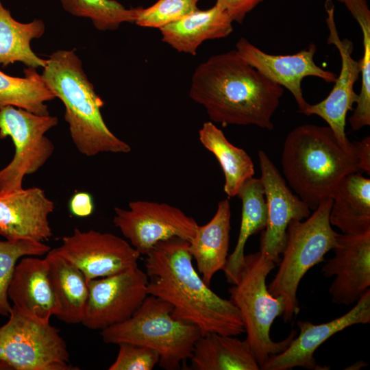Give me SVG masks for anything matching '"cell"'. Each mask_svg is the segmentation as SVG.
I'll list each match as a JSON object with an SVG mask.
<instances>
[{"mask_svg": "<svg viewBox=\"0 0 370 370\" xmlns=\"http://www.w3.org/2000/svg\"><path fill=\"white\" fill-rule=\"evenodd\" d=\"M284 88L273 82L235 50L214 55L199 64L190 82L189 96L206 110L210 121L254 125L271 130Z\"/></svg>", "mask_w": 370, "mask_h": 370, "instance_id": "6da1fadb", "label": "cell"}, {"mask_svg": "<svg viewBox=\"0 0 370 370\" xmlns=\"http://www.w3.org/2000/svg\"><path fill=\"white\" fill-rule=\"evenodd\" d=\"M148 295L173 307L172 316L196 325L201 335L238 336L245 332L238 308L217 295L196 271L189 242L178 237L161 241L146 255Z\"/></svg>", "mask_w": 370, "mask_h": 370, "instance_id": "7a4b0ae2", "label": "cell"}, {"mask_svg": "<svg viewBox=\"0 0 370 370\" xmlns=\"http://www.w3.org/2000/svg\"><path fill=\"white\" fill-rule=\"evenodd\" d=\"M281 162L289 186L314 210L332 199L345 177L361 171L358 142L344 147L330 127L312 124L289 132Z\"/></svg>", "mask_w": 370, "mask_h": 370, "instance_id": "3957f363", "label": "cell"}, {"mask_svg": "<svg viewBox=\"0 0 370 370\" xmlns=\"http://www.w3.org/2000/svg\"><path fill=\"white\" fill-rule=\"evenodd\" d=\"M41 76L64 104V119L79 153L90 157L101 153L131 151V147L106 124L101 112L103 101L95 91L74 51L53 52L47 59Z\"/></svg>", "mask_w": 370, "mask_h": 370, "instance_id": "277c9868", "label": "cell"}, {"mask_svg": "<svg viewBox=\"0 0 370 370\" xmlns=\"http://www.w3.org/2000/svg\"><path fill=\"white\" fill-rule=\"evenodd\" d=\"M173 306L148 295L140 307L127 320L101 330L104 343H130L156 350L159 366L176 370L190 359L201 332L196 325L175 319Z\"/></svg>", "mask_w": 370, "mask_h": 370, "instance_id": "5b68a950", "label": "cell"}, {"mask_svg": "<svg viewBox=\"0 0 370 370\" xmlns=\"http://www.w3.org/2000/svg\"><path fill=\"white\" fill-rule=\"evenodd\" d=\"M276 264L260 251L245 256L238 281L229 288L230 301L238 308L250 346L260 368L275 354L283 352L296 336V331L281 341H273L270 330L285 308L282 297L268 291L266 279Z\"/></svg>", "mask_w": 370, "mask_h": 370, "instance_id": "8992f818", "label": "cell"}, {"mask_svg": "<svg viewBox=\"0 0 370 370\" xmlns=\"http://www.w3.org/2000/svg\"><path fill=\"white\" fill-rule=\"evenodd\" d=\"M332 199L322 201L306 221L293 219L286 231L283 255L275 276L267 286L274 297L284 299L283 319L291 321L299 310L297 298L300 281L306 272L323 261L336 244L338 233L330 223Z\"/></svg>", "mask_w": 370, "mask_h": 370, "instance_id": "52a82bcc", "label": "cell"}, {"mask_svg": "<svg viewBox=\"0 0 370 370\" xmlns=\"http://www.w3.org/2000/svg\"><path fill=\"white\" fill-rule=\"evenodd\" d=\"M69 358L56 328L12 306L8 320L0 327V369H75Z\"/></svg>", "mask_w": 370, "mask_h": 370, "instance_id": "ba28073f", "label": "cell"}, {"mask_svg": "<svg viewBox=\"0 0 370 370\" xmlns=\"http://www.w3.org/2000/svg\"><path fill=\"white\" fill-rule=\"evenodd\" d=\"M58 123L56 116L38 115L12 106L0 108V138L10 137L12 160L0 170V194L22 190L26 175L37 172L50 158L54 145L45 134Z\"/></svg>", "mask_w": 370, "mask_h": 370, "instance_id": "9c48e42d", "label": "cell"}, {"mask_svg": "<svg viewBox=\"0 0 370 370\" xmlns=\"http://www.w3.org/2000/svg\"><path fill=\"white\" fill-rule=\"evenodd\" d=\"M113 223L140 255L172 237L190 243L199 225L178 208L149 201H131L128 209L114 208Z\"/></svg>", "mask_w": 370, "mask_h": 370, "instance_id": "30bf717a", "label": "cell"}, {"mask_svg": "<svg viewBox=\"0 0 370 370\" xmlns=\"http://www.w3.org/2000/svg\"><path fill=\"white\" fill-rule=\"evenodd\" d=\"M88 297L82 324L103 330L134 314L148 295V277L138 266L88 282Z\"/></svg>", "mask_w": 370, "mask_h": 370, "instance_id": "8fae6325", "label": "cell"}, {"mask_svg": "<svg viewBox=\"0 0 370 370\" xmlns=\"http://www.w3.org/2000/svg\"><path fill=\"white\" fill-rule=\"evenodd\" d=\"M54 250L77 267L88 281L138 266L140 254L130 243L111 233L75 228Z\"/></svg>", "mask_w": 370, "mask_h": 370, "instance_id": "7c38bea8", "label": "cell"}, {"mask_svg": "<svg viewBox=\"0 0 370 370\" xmlns=\"http://www.w3.org/2000/svg\"><path fill=\"white\" fill-rule=\"evenodd\" d=\"M258 159L267 208V222L262 234L260 251L278 264L285 247L289 223L293 219H307L310 215V208L292 193L264 151H258Z\"/></svg>", "mask_w": 370, "mask_h": 370, "instance_id": "4fadbf2b", "label": "cell"}, {"mask_svg": "<svg viewBox=\"0 0 370 370\" xmlns=\"http://www.w3.org/2000/svg\"><path fill=\"white\" fill-rule=\"evenodd\" d=\"M325 8L329 30L328 43L335 45L339 52L341 71L328 97L317 103L309 104L304 114L307 116L315 114L323 119L339 143L344 147H349L352 142L349 140L345 133L346 116L357 101L358 94L355 92L354 86L360 73V64L352 56V42L347 38L341 39L338 36L332 0L325 1Z\"/></svg>", "mask_w": 370, "mask_h": 370, "instance_id": "5bb4252c", "label": "cell"}, {"mask_svg": "<svg viewBox=\"0 0 370 370\" xmlns=\"http://www.w3.org/2000/svg\"><path fill=\"white\" fill-rule=\"evenodd\" d=\"M236 50L266 77L288 90L302 114L309 105L302 92L303 79L313 76L328 83H334L337 77L334 73L316 64L314 56L317 47L312 42L308 48L292 55H271L262 51L246 38H241L236 45Z\"/></svg>", "mask_w": 370, "mask_h": 370, "instance_id": "9a60e30c", "label": "cell"}, {"mask_svg": "<svg viewBox=\"0 0 370 370\" xmlns=\"http://www.w3.org/2000/svg\"><path fill=\"white\" fill-rule=\"evenodd\" d=\"M370 323V288L347 312L330 321L314 324L298 321L299 334L282 352L271 356L261 367L263 370H288L302 367L309 370H323L317 363L314 354L331 336L345 328L357 324Z\"/></svg>", "mask_w": 370, "mask_h": 370, "instance_id": "2e32d148", "label": "cell"}, {"mask_svg": "<svg viewBox=\"0 0 370 370\" xmlns=\"http://www.w3.org/2000/svg\"><path fill=\"white\" fill-rule=\"evenodd\" d=\"M334 256L321 269L326 278L335 276L329 288L332 302H357L370 287V231L359 234H338Z\"/></svg>", "mask_w": 370, "mask_h": 370, "instance_id": "e0dca14e", "label": "cell"}, {"mask_svg": "<svg viewBox=\"0 0 370 370\" xmlns=\"http://www.w3.org/2000/svg\"><path fill=\"white\" fill-rule=\"evenodd\" d=\"M55 205L38 187L0 194V235L9 241H48Z\"/></svg>", "mask_w": 370, "mask_h": 370, "instance_id": "ac0fdd59", "label": "cell"}, {"mask_svg": "<svg viewBox=\"0 0 370 370\" xmlns=\"http://www.w3.org/2000/svg\"><path fill=\"white\" fill-rule=\"evenodd\" d=\"M27 256L17 263L8 289L12 305L34 319L49 322L58 306L49 277L47 260Z\"/></svg>", "mask_w": 370, "mask_h": 370, "instance_id": "d6986e66", "label": "cell"}, {"mask_svg": "<svg viewBox=\"0 0 370 370\" xmlns=\"http://www.w3.org/2000/svg\"><path fill=\"white\" fill-rule=\"evenodd\" d=\"M233 21L217 5L197 10L160 29L162 40L180 53L197 54L199 46L208 40L223 38L233 32Z\"/></svg>", "mask_w": 370, "mask_h": 370, "instance_id": "ffe728a7", "label": "cell"}, {"mask_svg": "<svg viewBox=\"0 0 370 370\" xmlns=\"http://www.w3.org/2000/svg\"><path fill=\"white\" fill-rule=\"evenodd\" d=\"M231 208L228 199L220 201L211 220L198 225L189 251L196 262L197 271L210 286L214 274L223 270L227 260L231 230Z\"/></svg>", "mask_w": 370, "mask_h": 370, "instance_id": "44dd1931", "label": "cell"}, {"mask_svg": "<svg viewBox=\"0 0 370 370\" xmlns=\"http://www.w3.org/2000/svg\"><path fill=\"white\" fill-rule=\"evenodd\" d=\"M56 300V317L67 324L82 323L88 297V280L71 262L51 249L45 256Z\"/></svg>", "mask_w": 370, "mask_h": 370, "instance_id": "7402d4cb", "label": "cell"}, {"mask_svg": "<svg viewBox=\"0 0 370 370\" xmlns=\"http://www.w3.org/2000/svg\"><path fill=\"white\" fill-rule=\"evenodd\" d=\"M329 220L343 234L370 231V179L359 172L345 177L332 197Z\"/></svg>", "mask_w": 370, "mask_h": 370, "instance_id": "603a6c76", "label": "cell"}, {"mask_svg": "<svg viewBox=\"0 0 370 370\" xmlns=\"http://www.w3.org/2000/svg\"><path fill=\"white\" fill-rule=\"evenodd\" d=\"M190 360L195 370L260 369L246 340L214 332L197 340Z\"/></svg>", "mask_w": 370, "mask_h": 370, "instance_id": "cb8c5ba5", "label": "cell"}, {"mask_svg": "<svg viewBox=\"0 0 370 370\" xmlns=\"http://www.w3.org/2000/svg\"><path fill=\"white\" fill-rule=\"evenodd\" d=\"M237 196L242 201L240 230L236 247L227 256L224 269L227 282L235 284L245 263V247L248 238L264 230L267 208L260 178L251 177L240 188Z\"/></svg>", "mask_w": 370, "mask_h": 370, "instance_id": "d4e9b609", "label": "cell"}, {"mask_svg": "<svg viewBox=\"0 0 370 370\" xmlns=\"http://www.w3.org/2000/svg\"><path fill=\"white\" fill-rule=\"evenodd\" d=\"M199 139L214 154L222 168L224 192L229 197L237 196L241 186L254 175L251 157L244 149L232 145L223 131L210 121L202 125L199 130Z\"/></svg>", "mask_w": 370, "mask_h": 370, "instance_id": "484cf974", "label": "cell"}, {"mask_svg": "<svg viewBox=\"0 0 370 370\" xmlns=\"http://www.w3.org/2000/svg\"><path fill=\"white\" fill-rule=\"evenodd\" d=\"M45 31L42 20L29 23L16 21L0 0V64L5 66L21 62L28 68H44L47 60L39 58L31 48V41L40 38Z\"/></svg>", "mask_w": 370, "mask_h": 370, "instance_id": "4316f807", "label": "cell"}, {"mask_svg": "<svg viewBox=\"0 0 370 370\" xmlns=\"http://www.w3.org/2000/svg\"><path fill=\"white\" fill-rule=\"evenodd\" d=\"M25 77H12L0 71V108L12 106L38 115H49L46 101L56 98L34 68L24 70Z\"/></svg>", "mask_w": 370, "mask_h": 370, "instance_id": "83f0119b", "label": "cell"}, {"mask_svg": "<svg viewBox=\"0 0 370 370\" xmlns=\"http://www.w3.org/2000/svg\"><path fill=\"white\" fill-rule=\"evenodd\" d=\"M358 22L362 34L363 52L358 61L362 75L361 88L356 107L349 119L352 130L370 125V10L366 0H343Z\"/></svg>", "mask_w": 370, "mask_h": 370, "instance_id": "f1b7e54d", "label": "cell"}, {"mask_svg": "<svg viewBox=\"0 0 370 370\" xmlns=\"http://www.w3.org/2000/svg\"><path fill=\"white\" fill-rule=\"evenodd\" d=\"M69 14L89 18L99 31L117 29L123 23H134L138 8H126L115 0H60Z\"/></svg>", "mask_w": 370, "mask_h": 370, "instance_id": "f546056e", "label": "cell"}, {"mask_svg": "<svg viewBox=\"0 0 370 370\" xmlns=\"http://www.w3.org/2000/svg\"><path fill=\"white\" fill-rule=\"evenodd\" d=\"M42 242L30 240L0 241V315L8 317L12 306L8 289L16 266L24 256H42L51 250Z\"/></svg>", "mask_w": 370, "mask_h": 370, "instance_id": "4dcf8cb0", "label": "cell"}, {"mask_svg": "<svg viewBox=\"0 0 370 370\" xmlns=\"http://www.w3.org/2000/svg\"><path fill=\"white\" fill-rule=\"evenodd\" d=\"M199 0H158L146 8L138 7L134 23L159 29L198 10Z\"/></svg>", "mask_w": 370, "mask_h": 370, "instance_id": "1f68e13d", "label": "cell"}, {"mask_svg": "<svg viewBox=\"0 0 370 370\" xmlns=\"http://www.w3.org/2000/svg\"><path fill=\"white\" fill-rule=\"evenodd\" d=\"M118 345L117 356L109 370H152L158 364L159 354L151 348L130 343Z\"/></svg>", "mask_w": 370, "mask_h": 370, "instance_id": "d6a6232c", "label": "cell"}, {"mask_svg": "<svg viewBox=\"0 0 370 370\" xmlns=\"http://www.w3.org/2000/svg\"><path fill=\"white\" fill-rule=\"evenodd\" d=\"M264 0H217L216 5L225 10L233 22L242 23L246 15Z\"/></svg>", "mask_w": 370, "mask_h": 370, "instance_id": "836d02e7", "label": "cell"}, {"mask_svg": "<svg viewBox=\"0 0 370 370\" xmlns=\"http://www.w3.org/2000/svg\"><path fill=\"white\" fill-rule=\"evenodd\" d=\"M71 212L78 217L90 215L94 209L91 195L86 192H79L73 195L69 204Z\"/></svg>", "mask_w": 370, "mask_h": 370, "instance_id": "e575fe53", "label": "cell"}, {"mask_svg": "<svg viewBox=\"0 0 370 370\" xmlns=\"http://www.w3.org/2000/svg\"><path fill=\"white\" fill-rule=\"evenodd\" d=\"M358 142V156L362 171L370 174V137L366 136Z\"/></svg>", "mask_w": 370, "mask_h": 370, "instance_id": "d590c367", "label": "cell"}, {"mask_svg": "<svg viewBox=\"0 0 370 370\" xmlns=\"http://www.w3.org/2000/svg\"><path fill=\"white\" fill-rule=\"evenodd\" d=\"M336 1H339V2L343 3V0H336Z\"/></svg>", "mask_w": 370, "mask_h": 370, "instance_id": "8d00e7d4", "label": "cell"}]
</instances>
